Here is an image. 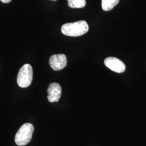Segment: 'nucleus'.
I'll use <instances>...</instances> for the list:
<instances>
[{
	"label": "nucleus",
	"instance_id": "f257e3e1",
	"mask_svg": "<svg viewBox=\"0 0 146 146\" xmlns=\"http://www.w3.org/2000/svg\"><path fill=\"white\" fill-rule=\"evenodd\" d=\"M88 30V25L87 22L83 20L65 23L61 27L63 34L69 36H82L87 33Z\"/></svg>",
	"mask_w": 146,
	"mask_h": 146
},
{
	"label": "nucleus",
	"instance_id": "f03ea898",
	"mask_svg": "<svg viewBox=\"0 0 146 146\" xmlns=\"http://www.w3.org/2000/svg\"><path fill=\"white\" fill-rule=\"evenodd\" d=\"M34 131V125L31 123H27L23 125L16 134V143L19 146L27 145L31 140Z\"/></svg>",
	"mask_w": 146,
	"mask_h": 146
},
{
	"label": "nucleus",
	"instance_id": "9d476101",
	"mask_svg": "<svg viewBox=\"0 0 146 146\" xmlns=\"http://www.w3.org/2000/svg\"><path fill=\"white\" fill-rule=\"evenodd\" d=\"M52 1H56V0H52Z\"/></svg>",
	"mask_w": 146,
	"mask_h": 146
},
{
	"label": "nucleus",
	"instance_id": "0eeeda50",
	"mask_svg": "<svg viewBox=\"0 0 146 146\" xmlns=\"http://www.w3.org/2000/svg\"><path fill=\"white\" fill-rule=\"evenodd\" d=\"M119 1L120 0H102V8L104 11H111L119 3Z\"/></svg>",
	"mask_w": 146,
	"mask_h": 146
},
{
	"label": "nucleus",
	"instance_id": "423d86ee",
	"mask_svg": "<svg viewBox=\"0 0 146 146\" xmlns=\"http://www.w3.org/2000/svg\"><path fill=\"white\" fill-rule=\"evenodd\" d=\"M47 93L48 94L47 98L50 102H57L61 96V87L58 83H52L48 87Z\"/></svg>",
	"mask_w": 146,
	"mask_h": 146
},
{
	"label": "nucleus",
	"instance_id": "39448f33",
	"mask_svg": "<svg viewBox=\"0 0 146 146\" xmlns=\"http://www.w3.org/2000/svg\"><path fill=\"white\" fill-rule=\"evenodd\" d=\"M104 63L107 67L116 73H123L125 71V63L117 58L114 57L106 58L104 60Z\"/></svg>",
	"mask_w": 146,
	"mask_h": 146
},
{
	"label": "nucleus",
	"instance_id": "7ed1b4c3",
	"mask_svg": "<svg viewBox=\"0 0 146 146\" xmlns=\"http://www.w3.org/2000/svg\"><path fill=\"white\" fill-rule=\"evenodd\" d=\"M33 77V71L29 64L23 65L18 73L17 82L21 88H27L31 84Z\"/></svg>",
	"mask_w": 146,
	"mask_h": 146
},
{
	"label": "nucleus",
	"instance_id": "20e7f679",
	"mask_svg": "<svg viewBox=\"0 0 146 146\" xmlns=\"http://www.w3.org/2000/svg\"><path fill=\"white\" fill-rule=\"evenodd\" d=\"M49 65L54 70L58 71L65 68L67 64V58L64 54H54L49 58Z\"/></svg>",
	"mask_w": 146,
	"mask_h": 146
},
{
	"label": "nucleus",
	"instance_id": "6e6552de",
	"mask_svg": "<svg viewBox=\"0 0 146 146\" xmlns=\"http://www.w3.org/2000/svg\"><path fill=\"white\" fill-rule=\"evenodd\" d=\"M68 5L72 8H82L86 5V0H68Z\"/></svg>",
	"mask_w": 146,
	"mask_h": 146
},
{
	"label": "nucleus",
	"instance_id": "1a4fd4ad",
	"mask_svg": "<svg viewBox=\"0 0 146 146\" xmlns=\"http://www.w3.org/2000/svg\"><path fill=\"white\" fill-rule=\"evenodd\" d=\"M2 2L4 3H9L11 0H1Z\"/></svg>",
	"mask_w": 146,
	"mask_h": 146
}]
</instances>
